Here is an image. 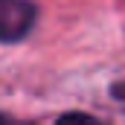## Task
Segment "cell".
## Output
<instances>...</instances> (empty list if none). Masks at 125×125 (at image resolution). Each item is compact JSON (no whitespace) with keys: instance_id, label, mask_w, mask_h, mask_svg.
<instances>
[{"instance_id":"obj_1","label":"cell","mask_w":125,"mask_h":125,"mask_svg":"<svg viewBox=\"0 0 125 125\" xmlns=\"http://www.w3.org/2000/svg\"><path fill=\"white\" fill-rule=\"evenodd\" d=\"M38 9L32 0H0V44H15L35 26Z\"/></svg>"},{"instance_id":"obj_3","label":"cell","mask_w":125,"mask_h":125,"mask_svg":"<svg viewBox=\"0 0 125 125\" xmlns=\"http://www.w3.org/2000/svg\"><path fill=\"white\" fill-rule=\"evenodd\" d=\"M0 125H29V122H21V119H12V116L0 114Z\"/></svg>"},{"instance_id":"obj_2","label":"cell","mask_w":125,"mask_h":125,"mask_svg":"<svg viewBox=\"0 0 125 125\" xmlns=\"http://www.w3.org/2000/svg\"><path fill=\"white\" fill-rule=\"evenodd\" d=\"M55 125H105L102 119H96L90 114H79V111H73V114H64L55 119Z\"/></svg>"}]
</instances>
